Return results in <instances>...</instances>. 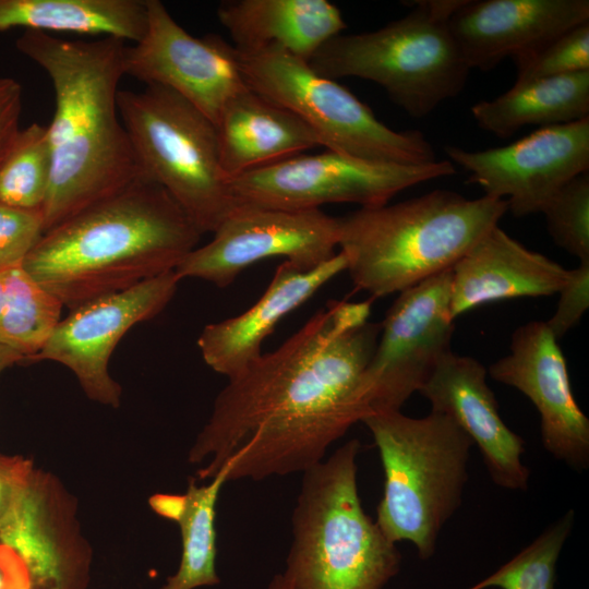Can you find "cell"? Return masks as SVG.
Returning a JSON list of instances; mask_svg holds the SVG:
<instances>
[{"label": "cell", "instance_id": "obj_1", "mask_svg": "<svg viewBox=\"0 0 589 589\" xmlns=\"http://www.w3.org/2000/svg\"><path fill=\"white\" fill-rule=\"evenodd\" d=\"M371 303L329 301L277 349L228 378L197 434L189 462L199 480L304 472L371 414L364 372L380 324Z\"/></svg>", "mask_w": 589, "mask_h": 589}, {"label": "cell", "instance_id": "obj_2", "mask_svg": "<svg viewBox=\"0 0 589 589\" xmlns=\"http://www.w3.org/2000/svg\"><path fill=\"white\" fill-rule=\"evenodd\" d=\"M15 45L47 73L55 95L46 232L141 177L118 109L125 43L25 31Z\"/></svg>", "mask_w": 589, "mask_h": 589}, {"label": "cell", "instance_id": "obj_3", "mask_svg": "<svg viewBox=\"0 0 589 589\" xmlns=\"http://www.w3.org/2000/svg\"><path fill=\"white\" fill-rule=\"evenodd\" d=\"M201 236L165 189L140 177L47 230L23 266L71 310L175 271Z\"/></svg>", "mask_w": 589, "mask_h": 589}, {"label": "cell", "instance_id": "obj_4", "mask_svg": "<svg viewBox=\"0 0 589 589\" xmlns=\"http://www.w3.org/2000/svg\"><path fill=\"white\" fill-rule=\"evenodd\" d=\"M507 211L506 200L437 189L339 217L338 248L353 285L381 298L452 269Z\"/></svg>", "mask_w": 589, "mask_h": 589}, {"label": "cell", "instance_id": "obj_5", "mask_svg": "<svg viewBox=\"0 0 589 589\" xmlns=\"http://www.w3.org/2000/svg\"><path fill=\"white\" fill-rule=\"evenodd\" d=\"M360 447L352 438L302 472L281 574L289 589H382L399 572L396 543L361 504Z\"/></svg>", "mask_w": 589, "mask_h": 589}, {"label": "cell", "instance_id": "obj_6", "mask_svg": "<svg viewBox=\"0 0 589 589\" xmlns=\"http://www.w3.org/2000/svg\"><path fill=\"white\" fill-rule=\"evenodd\" d=\"M384 471L375 522L392 542H411L421 560L436 550L438 536L461 504L473 445L445 413L412 418L400 410L368 416Z\"/></svg>", "mask_w": 589, "mask_h": 589}, {"label": "cell", "instance_id": "obj_7", "mask_svg": "<svg viewBox=\"0 0 589 589\" xmlns=\"http://www.w3.org/2000/svg\"><path fill=\"white\" fill-rule=\"evenodd\" d=\"M462 2L416 1L408 14L378 29L330 38L309 63L332 80L371 81L410 117L424 118L460 94L468 79L448 26Z\"/></svg>", "mask_w": 589, "mask_h": 589}, {"label": "cell", "instance_id": "obj_8", "mask_svg": "<svg viewBox=\"0 0 589 589\" xmlns=\"http://www.w3.org/2000/svg\"><path fill=\"white\" fill-rule=\"evenodd\" d=\"M118 109L140 175L178 203L199 231L214 232L237 207L220 163L215 124L172 91L120 89Z\"/></svg>", "mask_w": 589, "mask_h": 589}, {"label": "cell", "instance_id": "obj_9", "mask_svg": "<svg viewBox=\"0 0 589 589\" xmlns=\"http://www.w3.org/2000/svg\"><path fill=\"white\" fill-rule=\"evenodd\" d=\"M237 56L247 86L298 116L326 149L385 164L436 161L422 132L390 129L349 89L315 72L308 61L276 46L237 50Z\"/></svg>", "mask_w": 589, "mask_h": 589}, {"label": "cell", "instance_id": "obj_10", "mask_svg": "<svg viewBox=\"0 0 589 589\" xmlns=\"http://www.w3.org/2000/svg\"><path fill=\"white\" fill-rule=\"evenodd\" d=\"M455 173L449 160L385 164L326 149L247 171L230 179L229 187L237 205L306 211L328 203H356L368 208L388 204L418 183Z\"/></svg>", "mask_w": 589, "mask_h": 589}, {"label": "cell", "instance_id": "obj_11", "mask_svg": "<svg viewBox=\"0 0 589 589\" xmlns=\"http://www.w3.org/2000/svg\"><path fill=\"white\" fill-rule=\"evenodd\" d=\"M205 245L192 250L177 266L182 278L229 286L254 263L280 256L302 271L333 259L339 220L321 209L285 211L237 205Z\"/></svg>", "mask_w": 589, "mask_h": 589}, {"label": "cell", "instance_id": "obj_12", "mask_svg": "<svg viewBox=\"0 0 589 589\" xmlns=\"http://www.w3.org/2000/svg\"><path fill=\"white\" fill-rule=\"evenodd\" d=\"M450 285L448 269L399 292L387 310L364 372L371 414L400 410L452 350Z\"/></svg>", "mask_w": 589, "mask_h": 589}, {"label": "cell", "instance_id": "obj_13", "mask_svg": "<svg viewBox=\"0 0 589 589\" xmlns=\"http://www.w3.org/2000/svg\"><path fill=\"white\" fill-rule=\"evenodd\" d=\"M180 280L170 271L71 309L28 362L48 360L67 366L89 399L118 408L121 387L109 373L110 357L131 327L167 306Z\"/></svg>", "mask_w": 589, "mask_h": 589}, {"label": "cell", "instance_id": "obj_14", "mask_svg": "<svg viewBox=\"0 0 589 589\" xmlns=\"http://www.w3.org/2000/svg\"><path fill=\"white\" fill-rule=\"evenodd\" d=\"M449 161L470 172L484 195L507 197L516 217L542 213L572 179L589 169V117L539 128L506 146L467 151L446 146Z\"/></svg>", "mask_w": 589, "mask_h": 589}, {"label": "cell", "instance_id": "obj_15", "mask_svg": "<svg viewBox=\"0 0 589 589\" xmlns=\"http://www.w3.org/2000/svg\"><path fill=\"white\" fill-rule=\"evenodd\" d=\"M123 72L172 91L214 124L227 103L248 87L233 45L218 35L192 36L159 0H147L145 35L125 45Z\"/></svg>", "mask_w": 589, "mask_h": 589}, {"label": "cell", "instance_id": "obj_16", "mask_svg": "<svg viewBox=\"0 0 589 589\" xmlns=\"http://www.w3.org/2000/svg\"><path fill=\"white\" fill-rule=\"evenodd\" d=\"M0 545L22 566L31 589H86L92 555L74 506L57 479L34 469L0 519Z\"/></svg>", "mask_w": 589, "mask_h": 589}, {"label": "cell", "instance_id": "obj_17", "mask_svg": "<svg viewBox=\"0 0 589 589\" xmlns=\"http://www.w3.org/2000/svg\"><path fill=\"white\" fill-rule=\"evenodd\" d=\"M488 372L534 405L548 453L576 471L588 468L589 420L573 395L566 360L545 321L516 328L509 353L491 364Z\"/></svg>", "mask_w": 589, "mask_h": 589}, {"label": "cell", "instance_id": "obj_18", "mask_svg": "<svg viewBox=\"0 0 589 589\" xmlns=\"http://www.w3.org/2000/svg\"><path fill=\"white\" fill-rule=\"evenodd\" d=\"M586 22L588 0H464L448 26L468 68L488 71Z\"/></svg>", "mask_w": 589, "mask_h": 589}, {"label": "cell", "instance_id": "obj_19", "mask_svg": "<svg viewBox=\"0 0 589 589\" xmlns=\"http://www.w3.org/2000/svg\"><path fill=\"white\" fill-rule=\"evenodd\" d=\"M486 374L481 362L450 350L419 393L430 401L431 410L448 416L478 446L496 485L524 491L530 476L521 460L525 442L502 420Z\"/></svg>", "mask_w": 589, "mask_h": 589}, {"label": "cell", "instance_id": "obj_20", "mask_svg": "<svg viewBox=\"0 0 589 589\" xmlns=\"http://www.w3.org/2000/svg\"><path fill=\"white\" fill-rule=\"evenodd\" d=\"M345 269L340 252L310 271L284 261L251 308L203 328L197 346L204 362L216 373L233 377L262 354L263 341L286 315Z\"/></svg>", "mask_w": 589, "mask_h": 589}, {"label": "cell", "instance_id": "obj_21", "mask_svg": "<svg viewBox=\"0 0 589 589\" xmlns=\"http://www.w3.org/2000/svg\"><path fill=\"white\" fill-rule=\"evenodd\" d=\"M450 315L520 297L557 293L569 269L531 251L498 226L489 230L452 267Z\"/></svg>", "mask_w": 589, "mask_h": 589}, {"label": "cell", "instance_id": "obj_22", "mask_svg": "<svg viewBox=\"0 0 589 589\" xmlns=\"http://www.w3.org/2000/svg\"><path fill=\"white\" fill-rule=\"evenodd\" d=\"M215 127L228 180L321 146L303 120L249 87L227 103Z\"/></svg>", "mask_w": 589, "mask_h": 589}, {"label": "cell", "instance_id": "obj_23", "mask_svg": "<svg viewBox=\"0 0 589 589\" xmlns=\"http://www.w3.org/2000/svg\"><path fill=\"white\" fill-rule=\"evenodd\" d=\"M217 17L238 51L276 46L308 62L346 28L326 0H229L218 5Z\"/></svg>", "mask_w": 589, "mask_h": 589}, {"label": "cell", "instance_id": "obj_24", "mask_svg": "<svg viewBox=\"0 0 589 589\" xmlns=\"http://www.w3.org/2000/svg\"><path fill=\"white\" fill-rule=\"evenodd\" d=\"M478 127L506 139L527 125H554L589 117V71L515 82L470 108Z\"/></svg>", "mask_w": 589, "mask_h": 589}, {"label": "cell", "instance_id": "obj_25", "mask_svg": "<svg viewBox=\"0 0 589 589\" xmlns=\"http://www.w3.org/2000/svg\"><path fill=\"white\" fill-rule=\"evenodd\" d=\"M22 27L140 41L147 0H0V32Z\"/></svg>", "mask_w": 589, "mask_h": 589}, {"label": "cell", "instance_id": "obj_26", "mask_svg": "<svg viewBox=\"0 0 589 589\" xmlns=\"http://www.w3.org/2000/svg\"><path fill=\"white\" fill-rule=\"evenodd\" d=\"M226 482L225 470L205 484H199L194 478L189 480L187 492L183 493V506L175 520L182 541L180 563L177 572L167 578L160 589H196L219 585L216 570V506Z\"/></svg>", "mask_w": 589, "mask_h": 589}, {"label": "cell", "instance_id": "obj_27", "mask_svg": "<svg viewBox=\"0 0 589 589\" xmlns=\"http://www.w3.org/2000/svg\"><path fill=\"white\" fill-rule=\"evenodd\" d=\"M63 304L23 265L0 271V346L29 361L61 320Z\"/></svg>", "mask_w": 589, "mask_h": 589}, {"label": "cell", "instance_id": "obj_28", "mask_svg": "<svg viewBox=\"0 0 589 589\" xmlns=\"http://www.w3.org/2000/svg\"><path fill=\"white\" fill-rule=\"evenodd\" d=\"M51 166L47 127L32 123L21 129L0 166V204L43 212Z\"/></svg>", "mask_w": 589, "mask_h": 589}, {"label": "cell", "instance_id": "obj_29", "mask_svg": "<svg viewBox=\"0 0 589 589\" xmlns=\"http://www.w3.org/2000/svg\"><path fill=\"white\" fill-rule=\"evenodd\" d=\"M574 521L569 509L509 562L467 589H554L556 563Z\"/></svg>", "mask_w": 589, "mask_h": 589}, {"label": "cell", "instance_id": "obj_30", "mask_svg": "<svg viewBox=\"0 0 589 589\" xmlns=\"http://www.w3.org/2000/svg\"><path fill=\"white\" fill-rule=\"evenodd\" d=\"M542 213L554 243L579 262H589V172L567 182Z\"/></svg>", "mask_w": 589, "mask_h": 589}, {"label": "cell", "instance_id": "obj_31", "mask_svg": "<svg viewBox=\"0 0 589 589\" xmlns=\"http://www.w3.org/2000/svg\"><path fill=\"white\" fill-rule=\"evenodd\" d=\"M515 82L589 71V22L556 36L539 49L513 59Z\"/></svg>", "mask_w": 589, "mask_h": 589}, {"label": "cell", "instance_id": "obj_32", "mask_svg": "<svg viewBox=\"0 0 589 589\" xmlns=\"http://www.w3.org/2000/svg\"><path fill=\"white\" fill-rule=\"evenodd\" d=\"M44 232L41 211L0 204V271L23 265Z\"/></svg>", "mask_w": 589, "mask_h": 589}, {"label": "cell", "instance_id": "obj_33", "mask_svg": "<svg viewBox=\"0 0 589 589\" xmlns=\"http://www.w3.org/2000/svg\"><path fill=\"white\" fill-rule=\"evenodd\" d=\"M557 293L556 310L545 324L558 340L578 324L588 310L589 262H579L578 267L569 269L568 279Z\"/></svg>", "mask_w": 589, "mask_h": 589}, {"label": "cell", "instance_id": "obj_34", "mask_svg": "<svg viewBox=\"0 0 589 589\" xmlns=\"http://www.w3.org/2000/svg\"><path fill=\"white\" fill-rule=\"evenodd\" d=\"M22 99V85L14 79L0 77V166L21 130Z\"/></svg>", "mask_w": 589, "mask_h": 589}, {"label": "cell", "instance_id": "obj_35", "mask_svg": "<svg viewBox=\"0 0 589 589\" xmlns=\"http://www.w3.org/2000/svg\"><path fill=\"white\" fill-rule=\"evenodd\" d=\"M34 469L29 459L0 454V519L8 512Z\"/></svg>", "mask_w": 589, "mask_h": 589}, {"label": "cell", "instance_id": "obj_36", "mask_svg": "<svg viewBox=\"0 0 589 589\" xmlns=\"http://www.w3.org/2000/svg\"><path fill=\"white\" fill-rule=\"evenodd\" d=\"M149 505L158 515L175 521L183 506V494H154Z\"/></svg>", "mask_w": 589, "mask_h": 589}, {"label": "cell", "instance_id": "obj_37", "mask_svg": "<svg viewBox=\"0 0 589 589\" xmlns=\"http://www.w3.org/2000/svg\"><path fill=\"white\" fill-rule=\"evenodd\" d=\"M23 356H21L19 352L8 347L0 346V374L9 366L13 365L14 363L23 362Z\"/></svg>", "mask_w": 589, "mask_h": 589}, {"label": "cell", "instance_id": "obj_38", "mask_svg": "<svg viewBox=\"0 0 589 589\" xmlns=\"http://www.w3.org/2000/svg\"><path fill=\"white\" fill-rule=\"evenodd\" d=\"M267 589H289L281 574H277L271 580Z\"/></svg>", "mask_w": 589, "mask_h": 589}, {"label": "cell", "instance_id": "obj_39", "mask_svg": "<svg viewBox=\"0 0 589 589\" xmlns=\"http://www.w3.org/2000/svg\"><path fill=\"white\" fill-rule=\"evenodd\" d=\"M9 589H31V588L25 582H16L13 586H11Z\"/></svg>", "mask_w": 589, "mask_h": 589}, {"label": "cell", "instance_id": "obj_40", "mask_svg": "<svg viewBox=\"0 0 589 589\" xmlns=\"http://www.w3.org/2000/svg\"><path fill=\"white\" fill-rule=\"evenodd\" d=\"M0 589H7L4 577L0 570Z\"/></svg>", "mask_w": 589, "mask_h": 589}]
</instances>
